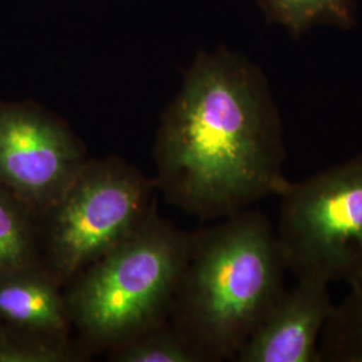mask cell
Wrapping results in <instances>:
<instances>
[{"instance_id": "obj_1", "label": "cell", "mask_w": 362, "mask_h": 362, "mask_svg": "<svg viewBox=\"0 0 362 362\" xmlns=\"http://www.w3.org/2000/svg\"><path fill=\"white\" fill-rule=\"evenodd\" d=\"M156 188L202 221L285 191V130L263 70L227 47L202 50L161 117Z\"/></svg>"}, {"instance_id": "obj_2", "label": "cell", "mask_w": 362, "mask_h": 362, "mask_svg": "<svg viewBox=\"0 0 362 362\" xmlns=\"http://www.w3.org/2000/svg\"><path fill=\"white\" fill-rule=\"evenodd\" d=\"M272 221L252 208L191 233L170 321L202 362L235 360L285 293Z\"/></svg>"}, {"instance_id": "obj_3", "label": "cell", "mask_w": 362, "mask_h": 362, "mask_svg": "<svg viewBox=\"0 0 362 362\" xmlns=\"http://www.w3.org/2000/svg\"><path fill=\"white\" fill-rule=\"evenodd\" d=\"M191 233L153 209L148 218L65 287L73 329L89 350L112 349L167 321L188 258Z\"/></svg>"}, {"instance_id": "obj_4", "label": "cell", "mask_w": 362, "mask_h": 362, "mask_svg": "<svg viewBox=\"0 0 362 362\" xmlns=\"http://www.w3.org/2000/svg\"><path fill=\"white\" fill-rule=\"evenodd\" d=\"M155 180L116 156L88 160L42 216V264L65 288L156 208Z\"/></svg>"}, {"instance_id": "obj_5", "label": "cell", "mask_w": 362, "mask_h": 362, "mask_svg": "<svg viewBox=\"0 0 362 362\" xmlns=\"http://www.w3.org/2000/svg\"><path fill=\"white\" fill-rule=\"evenodd\" d=\"M276 236L297 279L354 285L362 279V152L279 194Z\"/></svg>"}, {"instance_id": "obj_6", "label": "cell", "mask_w": 362, "mask_h": 362, "mask_svg": "<svg viewBox=\"0 0 362 362\" xmlns=\"http://www.w3.org/2000/svg\"><path fill=\"white\" fill-rule=\"evenodd\" d=\"M83 144L43 106L0 103V187L42 218L88 161Z\"/></svg>"}, {"instance_id": "obj_7", "label": "cell", "mask_w": 362, "mask_h": 362, "mask_svg": "<svg viewBox=\"0 0 362 362\" xmlns=\"http://www.w3.org/2000/svg\"><path fill=\"white\" fill-rule=\"evenodd\" d=\"M235 357L239 362H321L320 339L336 303L330 285L297 279Z\"/></svg>"}, {"instance_id": "obj_8", "label": "cell", "mask_w": 362, "mask_h": 362, "mask_svg": "<svg viewBox=\"0 0 362 362\" xmlns=\"http://www.w3.org/2000/svg\"><path fill=\"white\" fill-rule=\"evenodd\" d=\"M0 322L54 339H71L65 290L43 264L0 276Z\"/></svg>"}, {"instance_id": "obj_9", "label": "cell", "mask_w": 362, "mask_h": 362, "mask_svg": "<svg viewBox=\"0 0 362 362\" xmlns=\"http://www.w3.org/2000/svg\"><path fill=\"white\" fill-rule=\"evenodd\" d=\"M42 264V218L0 187V276Z\"/></svg>"}, {"instance_id": "obj_10", "label": "cell", "mask_w": 362, "mask_h": 362, "mask_svg": "<svg viewBox=\"0 0 362 362\" xmlns=\"http://www.w3.org/2000/svg\"><path fill=\"white\" fill-rule=\"evenodd\" d=\"M266 18L299 38L318 26L349 30L356 25V0H255Z\"/></svg>"}, {"instance_id": "obj_11", "label": "cell", "mask_w": 362, "mask_h": 362, "mask_svg": "<svg viewBox=\"0 0 362 362\" xmlns=\"http://www.w3.org/2000/svg\"><path fill=\"white\" fill-rule=\"evenodd\" d=\"M321 362H362V279L336 303L320 339Z\"/></svg>"}, {"instance_id": "obj_12", "label": "cell", "mask_w": 362, "mask_h": 362, "mask_svg": "<svg viewBox=\"0 0 362 362\" xmlns=\"http://www.w3.org/2000/svg\"><path fill=\"white\" fill-rule=\"evenodd\" d=\"M115 362H202L192 346L168 321L155 325L107 350Z\"/></svg>"}, {"instance_id": "obj_13", "label": "cell", "mask_w": 362, "mask_h": 362, "mask_svg": "<svg viewBox=\"0 0 362 362\" xmlns=\"http://www.w3.org/2000/svg\"><path fill=\"white\" fill-rule=\"evenodd\" d=\"M89 354L73 339L37 336L0 322V362H79Z\"/></svg>"}]
</instances>
